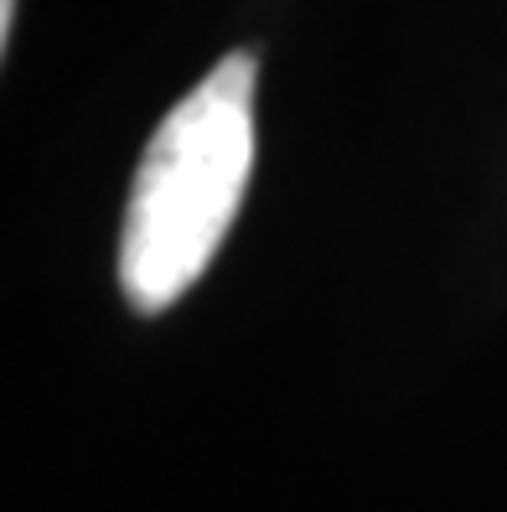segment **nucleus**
Returning a JSON list of instances; mask_svg holds the SVG:
<instances>
[{"instance_id": "1", "label": "nucleus", "mask_w": 507, "mask_h": 512, "mask_svg": "<svg viewBox=\"0 0 507 512\" xmlns=\"http://www.w3.org/2000/svg\"><path fill=\"white\" fill-rule=\"evenodd\" d=\"M254 88L259 57L228 52L145 140L125 223L119 290L130 311L161 316L213 264L254 171Z\"/></svg>"}, {"instance_id": "2", "label": "nucleus", "mask_w": 507, "mask_h": 512, "mask_svg": "<svg viewBox=\"0 0 507 512\" xmlns=\"http://www.w3.org/2000/svg\"><path fill=\"white\" fill-rule=\"evenodd\" d=\"M16 32V0H0V42H11Z\"/></svg>"}]
</instances>
